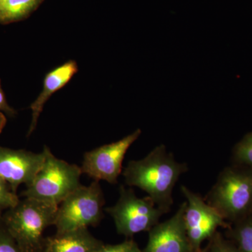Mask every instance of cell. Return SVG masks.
<instances>
[{
    "label": "cell",
    "instance_id": "obj_1",
    "mask_svg": "<svg viewBox=\"0 0 252 252\" xmlns=\"http://www.w3.org/2000/svg\"><path fill=\"white\" fill-rule=\"evenodd\" d=\"M188 170L186 162L177 161L166 147L160 144L143 158L128 162L122 175L126 185L143 190L158 208L167 214L174 203L176 184Z\"/></svg>",
    "mask_w": 252,
    "mask_h": 252
},
{
    "label": "cell",
    "instance_id": "obj_2",
    "mask_svg": "<svg viewBox=\"0 0 252 252\" xmlns=\"http://www.w3.org/2000/svg\"><path fill=\"white\" fill-rule=\"evenodd\" d=\"M204 199L230 224L250 216L252 169L233 163L224 167Z\"/></svg>",
    "mask_w": 252,
    "mask_h": 252
},
{
    "label": "cell",
    "instance_id": "obj_3",
    "mask_svg": "<svg viewBox=\"0 0 252 252\" xmlns=\"http://www.w3.org/2000/svg\"><path fill=\"white\" fill-rule=\"evenodd\" d=\"M57 205L26 198L9 209L1 220L6 230L23 252H41L43 233L54 225Z\"/></svg>",
    "mask_w": 252,
    "mask_h": 252
},
{
    "label": "cell",
    "instance_id": "obj_4",
    "mask_svg": "<svg viewBox=\"0 0 252 252\" xmlns=\"http://www.w3.org/2000/svg\"><path fill=\"white\" fill-rule=\"evenodd\" d=\"M45 158L34 180L26 186L23 195L57 205L80 187L81 167L58 158L44 146Z\"/></svg>",
    "mask_w": 252,
    "mask_h": 252
},
{
    "label": "cell",
    "instance_id": "obj_5",
    "mask_svg": "<svg viewBox=\"0 0 252 252\" xmlns=\"http://www.w3.org/2000/svg\"><path fill=\"white\" fill-rule=\"evenodd\" d=\"M105 203L99 181L78 187L60 204L54 225L58 233L98 224Z\"/></svg>",
    "mask_w": 252,
    "mask_h": 252
},
{
    "label": "cell",
    "instance_id": "obj_6",
    "mask_svg": "<svg viewBox=\"0 0 252 252\" xmlns=\"http://www.w3.org/2000/svg\"><path fill=\"white\" fill-rule=\"evenodd\" d=\"M114 220L119 234L126 238L141 232H149L165 215L148 196L139 198L132 189L119 187L117 203L104 209Z\"/></svg>",
    "mask_w": 252,
    "mask_h": 252
},
{
    "label": "cell",
    "instance_id": "obj_7",
    "mask_svg": "<svg viewBox=\"0 0 252 252\" xmlns=\"http://www.w3.org/2000/svg\"><path fill=\"white\" fill-rule=\"evenodd\" d=\"M181 190L187 202L185 223L187 235L193 251H199L202 244L210 240L219 228L227 229L230 224L200 194L185 185L181 187Z\"/></svg>",
    "mask_w": 252,
    "mask_h": 252
},
{
    "label": "cell",
    "instance_id": "obj_8",
    "mask_svg": "<svg viewBox=\"0 0 252 252\" xmlns=\"http://www.w3.org/2000/svg\"><path fill=\"white\" fill-rule=\"evenodd\" d=\"M141 134L142 131L137 129L122 140L86 152L81 167L82 174L94 180H103L111 185H117L123 172L122 164L126 152Z\"/></svg>",
    "mask_w": 252,
    "mask_h": 252
},
{
    "label": "cell",
    "instance_id": "obj_9",
    "mask_svg": "<svg viewBox=\"0 0 252 252\" xmlns=\"http://www.w3.org/2000/svg\"><path fill=\"white\" fill-rule=\"evenodd\" d=\"M187 202L181 204L175 215L159 222L149 231L147 245L142 252H193L185 223Z\"/></svg>",
    "mask_w": 252,
    "mask_h": 252
},
{
    "label": "cell",
    "instance_id": "obj_10",
    "mask_svg": "<svg viewBox=\"0 0 252 252\" xmlns=\"http://www.w3.org/2000/svg\"><path fill=\"white\" fill-rule=\"evenodd\" d=\"M45 158V152L36 154L0 147V177L15 193L22 184L26 186L34 180Z\"/></svg>",
    "mask_w": 252,
    "mask_h": 252
},
{
    "label": "cell",
    "instance_id": "obj_11",
    "mask_svg": "<svg viewBox=\"0 0 252 252\" xmlns=\"http://www.w3.org/2000/svg\"><path fill=\"white\" fill-rule=\"evenodd\" d=\"M77 72V63L74 61H69L46 74L42 91L31 105L32 122L28 136L31 135L35 129L38 119L48 99L54 93L64 87Z\"/></svg>",
    "mask_w": 252,
    "mask_h": 252
},
{
    "label": "cell",
    "instance_id": "obj_12",
    "mask_svg": "<svg viewBox=\"0 0 252 252\" xmlns=\"http://www.w3.org/2000/svg\"><path fill=\"white\" fill-rule=\"evenodd\" d=\"M103 244L88 228H81L48 237L41 252H94Z\"/></svg>",
    "mask_w": 252,
    "mask_h": 252
},
{
    "label": "cell",
    "instance_id": "obj_13",
    "mask_svg": "<svg viewBox=\"0 0 252 252\" xmlns=\"http://www.w3.org/2000/svg\"><path fill=\"white\" fill-rule=\"evenodd\" d=\"M43 0H5L0 4V22H14L26 17L39 6Z\"/></svg>",
    "mask_w": 252,
    "mask_h": 252
},
{
    "label": "cell",
    "instance_id": "obj_14",
    "mask_svg": "<svg viewBox=\"0 0 252 252\" xmlns=\"http://www.w3.org/2000/svg\"><path fill=\"white\" fill-rule=\"evenodd\" d=\"M228 237L242 252H252V216L230 223Z\"/></svg>",
    "mask_w": 252,
    "mask_h": 252
},
{
    "label": "cell",
    "instance_id": "obj_15",
    "mask_svg": "<svg viewBox=\"0 0 252 252\" xmlns=\"http://www.w3.org/2000/svg\"><path fill=\"white\" fill-rule=\"evenodd\" d=\"M232 163L252 169V132L236 144L232 154Z\"/></svg>",
    "mask_w": 252,
    "mask_h": 252
},
{
    "label": "cell",
    "instance_id": "obj_16",
    "mask_svg": "<svg viewBox=\"0 0 252 252\" xmlns=\"http://www.w3.org/2000/svg\"><path fill=\"white\" fill-rule=\"evenodd\" d=\"M20 200L9 184L0 177V218L4 211L18 205Z\"/></svg>",
    "mask_w": 252,
    "mask_h": 252
},
{
    "label": "cell",
    "instance_id": "obj_17",
    "mask_svg": "<svg viewBox=\"0 0 252 252\" xmlns=\"http://www.w3.org/2000/svg\"><path fill=\"white\" fill-rule=\"evenodd\" d=\"M205 252H242L230 239H226L220 232L217 231L209 240Z\"/></svg>",
    "mask_w": 252,
    "mask_h": 252
},
{
    "label": "cell",
    "instance_id": "obj_18",
    "mask_svg": "<svg viewBox=\"0 0 252 252\" xmlns=\"http://www.w3.org/2000/svg\"><path fill=\"white\" fill-rule=\"evenodd\" d=\"M94 252H142L133 240H126L117 245H103Z\"/></svg>",
    "mask_w": 252,
    "mask_h": 252
},
{
    "label": "cell",
    "instance_id": "obj_19",
    "mask_svg": "<svg viewBox=\"0 0 252 252\" xmlns=\"http://www.w3.org/2000/svg\"><path fill=\"white\" fill-rule=\"evenodd\" d=\"M0 252H23L6 230L0 218Z\"/></svg>",
    "mask_w": 252,
    "mask_h": 252
},
{
    "label": "cell",
    "instance_id": "obj_20",
    "mask_svg": "<svg viewBox=\"0 0 252 252\" xmlns=\"http://www.w3.org/2000/svg\"><path fill=\"white\" fill-rule=\"evenodd\" d=\"M0 110L4 111L10 115H12L15 113L14 109H11L6 102L4 92L1 89V83H0Z\"/></svg>",
    "mask_w": 252,
    "mask_h": 252
},
{
    "label": "cell",
    "instance_id": "obj_21",
    "mask_svg": "<svg viewBox=\"0 0 252 252\" xmlns=\"http://www.w3.org/2000/svg\"><path fill=\"white\" fill-rule=\"evenodd\" d=\"M6 122V118H5L4 114L0 112V133H1V131L4 129Z\"/></svg>",
    "mask_w": 252,
    "mask_h": 252
},
{
    "label": "cell",
    "instance_id": "obj_22",
    "mask_svg": "<svg viewBox=\"0 0 252 252\" xmlns=\"http://www.w3.org/2000/svg\"><path fill=\"white\" fill-rule=\"evenodd\" d=\"M193 252H205V251H204V250H203V249H202V250H199V251Z\"/></svg>",
    "mask_w": 252,
    "mask_h": 252
},
{
    "label": "cell",
    "instance_id": "obj_23",
    "mask_svg": "<svg viewBox=\"0 0 252 252\" xmlns=\"http://www.w3.org/2000/svg\"><path fill=\"white\" fill-rule=\"evenodd\" d=\"M5 0H0V4H1V3H2L3 1H4Z\"/></svg>",
    "mask_w": 252,
    "mask_h": 252
},
{
    "label": "cell",
    "instance_id": "obj_24",
    "mask_svg": "<svg viewBox=\"0 0 252 252\" xmlns=\"http://www.w3.org/2000/svg\"><path fill=\"white\" fill-rule=\"evenodd\" d=\"M251 216H252V214H251Z\"/></svg>",
    "mask_w": 252,
    "mask_h": 252
}]
</instances>
